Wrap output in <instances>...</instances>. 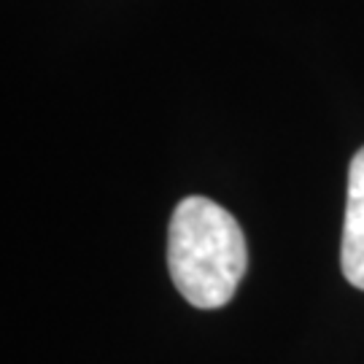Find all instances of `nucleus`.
I'll return each mask as SVG.
<instances>
[{
    "instance_id": "2",
    "label": "nucleus",
    "mask_w": 364,
    "mask_h": 364,
    "mask_svg": "<svg viewBox=\"0 0 364 364\" xmlns=\"http://www.w3.org/2000/svg\"><path fill=\"white\" fill-rule=\"evenodd\" d=\"M340 267L348 284L364 291V149L351 159L348 170V200H346V221H343V246H340Z\"/></svg>"
},
{
    "instance_id": "1",
    "label": "nucleus",
    "mask_w": 364,
    "mask_h": 364,
    "mask_svg": "<svg viewBox=\"0 0 364 364\" xmlns=\"http://www.w3.org/2000/svg\"><path fill=\"white\" fill-rule=\"evenodd\" d=\"M248 267L246 235L232 213L208 197H186L168 227V270L195 308L227 305Z\"/></svg>"
}]
</instances>
